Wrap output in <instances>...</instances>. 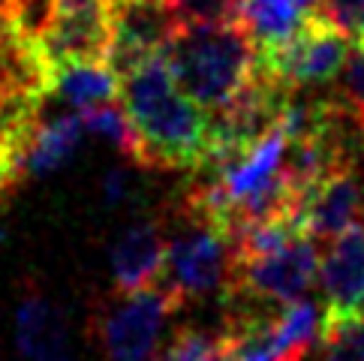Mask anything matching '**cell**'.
Segmentation results:
<instances>
[{
	"label": "cell",
	"mask_w": 364,
	"mask_h": 361,
	"mask_svg": "<svg viewBox=\"0 0 364 361\" xmlns=\"http://www.w3.org/2000/svg\"><path fill=\"white\" fill-rule=\"evenodd\" d=\"M121 102L139 136L141 169L193 172L208 151V112L178 87L160 55L121 79Z\"/></svg>",
	"instance_id": "6da1fadb"
},
{
	"label": "cell",
	"mask_w": 364,
	"mask_h": 361,
	"mask_svg": "<svg viewBox=\"0 0 364 361\" xmlns=\"http://www.w3.org/2000/svg\"><path fill=\"white\" fill-rule=\"evenodd\" d=\"M163 58L178 87L208 114L226 109L259 67V48L235 21L184 24L181 21Z\"/></svg>",
	"instance_id": "7a4b0ae2"
},
{
	"label": "cell",
	"mask_w": 364,
	"mask_h": 361,
	"mask_svg": "<svg viewBox=\"0 0 364 361\" xmlns=\"http://www.w3.org/2000/svg\"><path fill=\"white\" fill-rule=\"evenodd\" d=\"M166 220V262L160 283L181 301L223 295L238 268L235 238L223 223L175 202Z\"/></svg>",
	"instance_id": "3957f363"
},
{
	"label": "cell",
	"mask_w": 364,
	"mask_h": 361,
	"mask_svg": "<svg viewBox=\"0 0 364 361\" xmlns=\"http://www.w3.org/2000/svg\"><path fill=\"white\" fill-rule=\"evenodd\" d=\"M184 301L163 283L118 292L94 313L97 346L106 361H154L163 346V331Z\"/></svg>",
	"instance_id": "277c9868"
},
{
	"label": "cell",
	"mask_w": 364,
	"mask_h": 361,
	"mask_svg": "<svg viewBox=\"0 0 364 361\" xmlns=\"http://www.w3.org/2000/svg\"><path fill=\"white\" fill-rule=\"evenodd\" d=\"M114 31V0H48L40 48L51 70L70 63H106Z\"/></svg>",
	"instance_id": "5b68a950"
},
{
	"label": "cell",
	"mask_w": 364,
	"mask_h": 361,
	"mask_svg": "<svg viewBox=\"0 0 364 361\" xmlns=\"http://www.w3.org/2000/svg\"><path fill=\"white\" fill-rule=\"evenodd\" d=\"M319 241L301 232V235L280 244L277 250L238 259L235 280L226 292H244L271 304H292L298 298H307V292L319 280Z\"/></svg>",
	"instance_id": "8992f818"
},
{
	"label": "cell",
	"mask_w": 364,
	"mask_h": 361,
	"mask_svg": "<svg viewBox=\"0 0 364 361\" xmlns=\"http://www.w3.org/2000/svg\"><path fill=\"white\" fill-rule=\"evenodd\" d=\"M349 51H353L349 36L331 18L316 16L286 45L268 51V55L259 51V55L289 90H322L337 82Z\"/></svg>",
	"instance_id": "52a82bcc"
},
{
	"label": "cell",
	"mask_w": 364,
	"mask_h": 361,
	"mask_svg": "<svg viewBox=\"0 0 364 361\" xmlns=\"http://www.w3.org/2000/svg\"><path fill=\"white\" fill-rule=\"evenodd\" d=\"M178 24L168 0H114V31L106 63L124 79L141 60L160 55Z\"/></svg>",
	"instance_id": "ba28073f"
},
{
	"label": "cell",
	"mask_w": 364,
	"mask_h": 361,
	"mask_svg": "<svg viewBox=\"0 0 364 361\" xmlns=\"http://www.w3.org/2000/svg\"><path fill=\"white\" fill-rule=\"evenodd\" d=\"M364 202V169L346 166L314 187L301 202L298 223L314 241H331L353 229L361 217Z\"/></svg>",
	"instance_id": "9c48e42d"
},
{
	"label": "cell",
	"mask_w": 364,
	"mask_h": 361,
	"mask_svg": "<svg viewBox=\"0 0 364 361\" xmlns=\"http://www.w3.org/2000/svg\"><path fill=\"white\" fill-rule=\"evenodd\" d=\"M166 262V220L145 217L129 223L109 250V271L118 292H133L160 283Z\"/></svg>",
	"instance_id": "30bf717a"
},
{
	"label": "cell",
	"mask_w": 364,
	"mask_h": 361,
	"mask_svg": "<svg viewBox=\"0 0 364 361\" xmlns=\"http://www.w3.org/2000/svg\"><path fill=\"white\" fill-rule=\"evenodd\" d=\"M322 298L331 316H355L364 298V223L331 238L319 268Z\"/></svg>",
	"instance_id": "8fae6325"
},
{
	"label": "cell",
	"mask_w": 364,
	"mask_h": 361,
	"mask_svg": "<svg viewBox=\"0 0 364 361\" xmlns=\"http://www.w3.org/2000/svg\"><path fill=\"white\" fill-rule=\"evenodd\" d=\"M316 16L322 0H238V24L262 55L286 45Z\"/></svg>",
	"instance_id": "7c38bea8"
},
{
	"label": "cell",
	"mask_w": 364,
	"mask_h": 361,
	"mask_svg": "<svg viewBox=\"0 0 364 361\" xmlns=\"http://www.w3.org/2000/svg\"><path fill=\"white\" fill-rule=\"evenodd\" d=\"M85 136H87V124H85V112L79 109L58 112L48 121L40 118L33 136L18 153V172L28 178H46L63 169L79 153Z\"/></svg>",
	"instance_id": "4fadbf2b"
},
{
	"label": "cell",
	"mask_w": 364,
	"mask_h": 361,
	"mask_svg": "<svg viewBox=\"0 0 364 361\" xmlns=\"http://www.w3.org/2000/svg\"><path fill=\"white\" fill-rule=\"evenodd\" d=\"M16 346L28 361H51L67 350V316L43 292H28L16 311Z\"/></svg>",
	"instance_id": "5bb4252c"
},
{
	"label": "cell",
	"mask_w": 364,
	"mask_h": 361,
	"mask_svg": "<svg viewBox=\"0 0 364 361\" xmlns=\"http://www.w3.org/2000/svg\"><path fill=\"white\" fill-rule=\"evenodd\" d=\"M51 97H58L67 109L87 112L102 102H114L121 97V79L109 63H70L55 70Z\"/></svg>",
	"instance_id": "9a60e30c"
},
{
	"label": "cell",
	"mask_w": 364,
	"mask_h": 361,
	"mask_svg": "<svg viewBox=\"0 0 364 361\" xmlns=\"http://www.w3.org/2000/svg\"><path fill=\"white\" fill-rule=\"evenodd\" d=\"M85 124H87V133L109 141L114 151H121V157L139 166L141 148H139V136L133 130V121H129L127 109L114 106V102H102V106H94L85 112Z\"/></svg>",
	"instance_id": "2e32d148"
},
{
	"label": "cell",
	"mask_w": 364,
	"mask_h": 361,
	"mask_svg": "<svg viewBox=\"0 0 364 361\" xmlns=\"http://www.w3.org/2000/svg\"><path fill=\"white\" fill-rule=\"evenodd\" d=\"M223 350V334L208 328H178L172 340L160 346L154 361H214L217 352Z\"/></svg>",
	"instance_id": "e0dca14e"
},
{
	"label": "cell",
	"mask_w": 364,
	"mask_h": 361,
	"mask_svg": "<svg viewBox=\"0 0 364 361\" xmlns=\"http://www.w3.org/2000/svg\"><path fill=\"white\" fill-rule=\"evenodd\" d=\"M316 361H364V316H331Z\"/></svg>",
	"instance_id": "ac0fdd59"
},
{
	"label": "cell",
	"mask_w": 364,
	"mask_h": 361,
	"mask_svg": "<svg viewBox=\"0 0 364 361\" xmlns=\"http://www.w3.org/2000/svg\"><path fill=\"white\" fill-rule=\"evenodd\" d=\"M322 16L331 18L349 40H364V0H322Z\"/></svg>",
	"instance_id": "d6986e66"
},
{
	"label": "cell",
	"mask_w": 364,
	"mask_h": 361,
	"mask_svg": "<svg viewBox=\"0 0 364 361\" xmlns=\"http://www.w3.org/2000/svg\"><path fill=\"white\" fill-rule=\"evenodd\" d=\"M100 193L109 208H121V205H127L129 196H133V175H129L124 166H112V169L102 175Z\"/></svg>",
	"instance_id": "ffe728a7"
},
{
	"label": "cell",
	"mask_w": 364,
	"mask_h": 361,
	"mask_svg": "<svg viewBox=\"0 0 364 361\" xmlns=\"http://www.w3.org/2000/svg\"><path fill=\"white\" fill-rule=\"evenodd\" d=\"M6 235H9V229H6V217H4V211H0V247H4Z\"/></svg>",
	"instance_id": "44dd1931"
},
{
	"label": "cell",
	"mask_w": 364,
	"mask_h": 361,
	"mask_svg": "<svg viewBox=\"0 0 364 361\" xmlns=\"http://www.w3.org/2000/svg\"><path fill=\"white\" fill-rule=\"evenodd\" d=\"M358 316H364V298H361V304H358Z\"/></svg>",
	"instance_id": "7402d4cb"
},
{
	"label": "cell",
	"mask_w": 364,
	"mask_h": 361,
	"mask_svg": "<svg viewBox=\"0 0 364 361\" xmlns=\"http://www.w3.org/2000/svg\"><path fill=\"white\" fill-rule=\"evenodd\" d=\"M51 361H73V358H67V355H60V358H51Z\"/></svg>",
	"instance_id": "603a6c76"
},
{
	"label": "cell",
	"mask_w": 364,
	"mask_h": 361,
	"mask_svg": "<svg viewBox=\"0 0 364 361\" xmlns=\"http://www.w3.org/2000/svg\"><path fill=\"white\" fill-rule=\"evenodd\" d=\"M361 223H364V202H361Z\"/></svg>",
	"instance_id": "cb8c5ba5"
},
{
	"label": "cell",
	"mask_w": 364,
	"mask_h": 361,
	"mask_svg": "<svg viewBox=\"0 0 364 361\" xmlns=\"http://www.w3.org/2000/svg\"><path fill=\"white\" fill-rule=\"evenodd\" d=\"M361 45H364V40H361Z\"/></svg>",
	"instance_id": "d4e9b609"
}]
</instances>
